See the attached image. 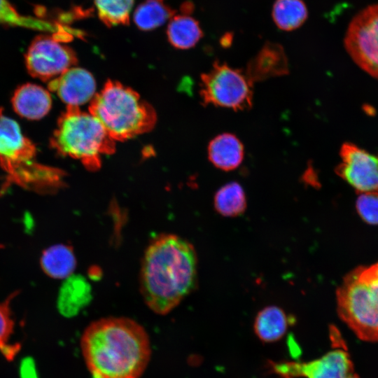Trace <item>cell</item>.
I'll use <instances>...</instances> for the list:
<instances>
[{"label":"cell","instance_id":"obj_2","mask_svg":"<svg viewBox=\"0 0 378 378\" xmlns=\"http://www.w3.org/2000/svg\"><path fill=\"white\" fill-rule=\"evenodd\" d=\"M197 256L194 246L174 234H162L147 246L140 270V291L146 305L164 315L196 287Z\"/></svg>","mask_w":378,"mask_h":378},{"label":"cell","instance_id":"obj_17","mask_svg":"<svg viewBox=\"0 0 378 378\" xmlns=\"http://www.w3.org/2000/svg\"><path fill=\"white\" fill-rule=\"evenodd\" d=\"M290 323V318L281 308L269 306L258 312L254 322V330L262 341L271 342L284 336Z\"/></svg>","mask_w":378,"mask_h":378},{"label":"cell","instance_id":"obj_26","mask_svg":"<svg viewBox=\"0 0 378 378\" xmlns=\"http://www.w3.org/2000/svg\"><path fill=\"white\" fill-rule=\"evenodd\" d=\"M10 299L12 296L4 302H0V349L2 353L10 346L8 340L14 326L10 309Z\"/></svg>","mask_w":378,"mask_h":378},{"label":"cell","instance_id":"obj_20","mask_svg":"<svg viewBox=\"0 0 378 378\" xmlns=\"http://www.w3.org/2000/svg\"><path fill=\"white\" fill-rule=\"evenodd\" d=\"M175 14L164 0H146L136 8L134 21L140 29L149 31L162 25Z\"/></svg>","mask_w":378,"mask_h":378},{"label":"cell","instance_id":"obj_7","mask_svg":"<svg viewBox=\"0 0 378 378\" xmlns=\"http://www.w3.org/2000/svg\"><path fill=\"white\" fill-rule=\"evenodd\" d=\"M253 84L243 71L216 62L201 76L200 94L204 104L246 110L252 106Z\"/></svg>","mask_w":378,"mask_h":378},{"label":"cell","instance_id":"obj_10","mask_svg":"<svg viewBox=\"0 0 378 378\" xmlns=\"http://www.w3.org/2000/svg\"><path fill=\"white\" fill-rule=\"evenodd\" d=\"M272 368L285 378H350L355 372L346 349L342 345L322 357L307 363L281 362Z\"/></svg>","mask_w":378,"mask_h":378},{"label":"cell","instance_id":"obj_9","mask_svg":"<svg viewBox=\"0 0 378 378\" xmlns=\"http://www.w3.org/2000/svg\"><path fill=\"white\" fill-rule=\"evenodd\" d=\"M28 72L34 78L48 80L59 76L77 63L74 50L56 37L39 35L31 43L25 55Z\"/></svg>","mask_w":378,"mask_h":378},{"label":"cell","instance_id":"obj_28","mask_svg":"<svg viewBox=\"0 0 378 378\" xmlns=\"http://www.w3.org/2000/svg\"><path fill=\"white\" fill-rule=\"evenodd\" d=\"M232 35L230 33L225 34L220 40L223 46H229L232 42Z\"/></svg>","mask_w":378,"mask_h":378},{"label":"cell","instance_id":"obj_4","mask_svg":"<svg viewBox=\"0 0 378 378\" xmlns=\"http://www.w3.org/2000/svg\"><path fill=\"white\" fill-rule=\"evenodd\" d=\"M89 113L115 141H125L149 132L157 120L151 105L132 88L108 80L90 102Z\"/></svg>","mask_w":378,"mask_h":378},{"label":"cell","instance_id":"obj_15","mask_svg":"<svg viewBox=\"0 0 378 378\" xmlns=\"http://www.w3.org/2000/svg\"><path fill=\"white\" fill-rule=\"evenodd\" d=\"M92 297V288L85 278L72 274L61 287L57 302L59 311L64 316H74L89 304Z\"/></svg>","mask_w":378,"mask_h":378},{"label":"cell","instance_id":"obj_19","mask_svg":"<svg viewBox=\"0 0 378 378\" xmlns=\"http://www.w3.org/2000/svg\"><path fill=\"white\" fill-rule=\"evenodd\" d=\"M41 267L49 276L66 279L72 275L76 260L71 248L57 244L46 249L41 258Z\"/></svg>","mask_w":378,"mask_h":378},{"label":"cell","instance_id":"obj_16","mask_svg":"<svg viewBox=\"0 0 378 378\" xmlns=\"http://www.w3.org/2000/svg\"><path fill=\"white\" fill-rule=\"evenodd\" d=\"M244 150L241 141L233 134L223 133L214 138L208 146L211 163L223 171L237 168L244 159Z\"/></svg>","mask_w":378,"mask_h":378},{"label":"cell","instance_id":"obj_3","mask_svg":"<svg viewBox=\"0 0 378 378\" xmlns=\"http://www.w3.org/2000/svg\"><path fill=\"white\" fill-rule=\"evenodd\" d=\"M0 169L7 182L37 190H55L64 184L65 174L37 161L34 144L23 135L19 125L0 108Z\"/></svg>","mask_w":378,"mask_h":378},{"label":"cell","instance_id":"obj_23","mask_svg":"<svg viewBox=\"0 0 378 378\" xmlns=\"http://www.w3.org/2000/svg\"><path fill=\"white\" fill-rule=\"evenodd\" d=\"M100 20L108 27L127 24L134 0H94Z\"/></svg>","mask_w":378,"mask_h":378},{"label":"cell","instance_id":"obj_18","mask_svg":"<svg viewBox=\"0 0 378 378\" xmlns=\"http://www.w3.org/2000/svg\"><path fill=\"white\" fill-rule=\"evenodd\" d=\"M167 34L170 43L180 49L193 47L202 36L198 22L183 12L180 15L175 14L170 19Z\"/></svg>","mask_w":378,"mask_h":378},{"label":"cell","instance_id":"obj_21","mask_svg":"<svg viewBox=\"0 0 378 378\" xmlns=\"http://www.w3.org/2000/svg\"><path fill=\"white\" fill-rule=\"evenodd\" d=\"M307 9L302 0H276L272 18L276 25L284 31L300 27L307 20Z\"/></svg>","mask_w":378,"mask_h":378},{"label":"cell","instance_id":"obj_14","mask_svg":"<svg viewBox=\"0 0 378 378\" xmlns=\"http://www.w3.org/2000/svg\"><path fill=\"white\" fill-rule=\"evenodd\" d=\"M12 104L18 115L30 120H38L50 110L52 99L49 92L41 86L27 83L16 90Z\"/></svg>","mask_w":378,"mask_h":378},{"label":"cell","instance_id":"obj_5","mask_svg":"<svg viewBox=\"0 0 378 378\" xmlns=\"http://www.w3.org/2000/svg\"><path fill=\"white\" fill-rule=\"evenodd\" d=\"M115 141L90 113L67 106L57 121L50 145L64 156L78 160L90 171L101 167V157L115 152Z\"/></svg>","mask_w":378,"mask_h":378},{"label":"cell","instance_id":"obj_8","mask_svg":"<svg viewBox=\"0 0 378 378\" xmlns=\"http://www.w3.org/2000/svg\"><path fill=\"white\" fill-rule=\"evenodd\" d=\"M344 47L354 62L378 78V4L360 11L349 23Z\"/></svg>","mask_w":378,"mask_h":378},{"label":"cell","instance_id":"obj_6","mask_svg":"<svg viewBox=\"0 0 378 378\" xmlns=\"http://www.w3.org/2000/svg\"><path fill=\"white\" fill-rule=\"evenodd\" d=\"M341 319L364 341L378 342V276L371 266L349 272L337 290Z\"/></svg>","mask_w":378,"mask_h":378},{"label":"cell","instance_id":"obj_30","mask_svg":"<svg viewBox=\"0 0 378 378\" xmlns=\"http://www.w3.org/2000/svg\"><path fill=\"white\" fill-rule=\"evenodd\" d=\"M350 378H359L358 375L355 373L353 376H351Z\"/></svg>","mask_w":378,"mask_h":378},{"label":"cell","instance_id":"obj_13","mask_svg":"<svg viewBox=\"0 0 378 378\" xmlns=\"http://www.w3.org/2000/svg\"><path fill=\"white\" fill-rule=\"evenodd\" d=\"M288 70V59L283 47L276 43L267 42L249 61L245 73L253 83L284 76Z\"/></svg>","mask_w":378,"mask_h":378},{"label":"cell","instance_id":"obj_12","mask_svg":"<svg viewBox=\"0 0 378 378\" xmlns=\"http://www.w3.org/2000/svg\"><path fill=\"white\" fill-rule=\"evenodd\" d=\"M48 89L55 92L67 106H78L92 100L95 95L96 82L87 70L71 67L52 79Z\"/></svg>","mask_w":378,"mask_h":378},{"label":"cell","instance_id":"obj_22","mask_svg":"<svg viewBox=\"0 0 378 378\" xmlns=\"http://www.w3.org/2000/svg\"><path fill=\"white\" fill-rule=\"evenodd\" d=\"M214 204L216 210L222 216H239L246 207L245 192L238 183H228L216 192Z\"/></svg>","mask_w":378,"mask_h":378},{"label":"cell","instance_id":"obj_27","mask_svg":"<svg viewBox=\"0 0 378 378\" xmlns=\"http://www.w3.org/2000/svg\"><path fill=\"white\" fill-rule=\"evenodd\" d=\"M20 372L21 378H38L34 362L29 357L22 360Z\"/></svg>","mask_w":378,"mask_h":378},{"label":"cell","instance_id":"obj_24","mask_svg":"<svg viewBox=\"0 0 378 378\" xmlns=\"http://www.w3.org/2000/svg\"><path fill=\"white\" fill-rule=\"evenodd\" d=\"M0 24L39 28L50 25L44 21L20 15L8 0H0Z\"/></svg>","mask_w":378,"mask_h":378},{"label":"cell","instance_id":"obj_11","mask_svg":"<svg viewBox=\"0 0 378 378\" xmlns=\"http://www.w3.org/2000/svg\"><path fill=\"white\" fill-rule=\"evenodd\" d=\"M342 162L336 174L359 193L378 192V155L353 143H344L340 150Z\"/></svg>","mask_w":378,"mask_h":378},{"label":"cell","instance_id":"obj_29","mask_svg":"<svg viewBox=\"0 0 378 378\" xmlns=\"http://www.w3.org/2000/svg\"><path fill=\"white\" fill-rule=\"evenodd\" d=\"M372 269L378 276V262L371 265Z\"/></svg>","mask_w":378,"mask_h":378},{"label":"cell","instance_id":"obj_1","mask_svg":"<svg viewBox=\"0 0 378 378\" xmlns=\"http://www.w3.org/2000/svg\"><path fill=\"white\" fill-rule=\"evenodd\" d=\"M80 347L92 378H140L150 361L144 328L127 317H106L85 329Z\"/></svg>","mask_w":378,"mask_h":378},{"label":"cell","instance_id":"obj_25","mask_svg":"<svg viewBox=\"0 0 378 378\" xmlns=\"http://www.w3.org/2000/svg\"><path fill=\"white\" fill-rule=\"evenodd\" d=\"M358 214L365 222L378 224V192L360 193L356 201Z\"/></svg>","mask_w":378,"mask_h":378}]
</instances>
